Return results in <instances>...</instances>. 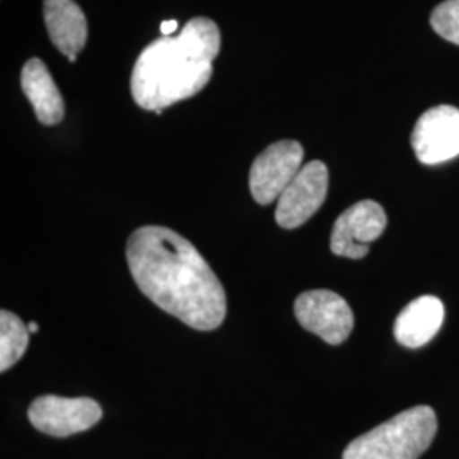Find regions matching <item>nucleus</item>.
<instances>
[{
    "instance_id": "nucleus-6",
    "label": "nucleus",
    "mask_w": 459,
    "mask_h": 459,
    "mask_svg": "<svg viewBox=\"0 0 459 459\" xmlns=\"http://www.w3.org/2000/svg\"><path fill=\"white\" fill-rule=\"evenodd\" d=\"M295 315L301 327L330 345L345 342L354 327V315L347 301L328 290H313L298 296Z\"/></svg>"
},
{
    "instance_id": "nucleus-3",
    "label": "nucleus",
    "mask_w": 459,
    "mask_h": 459,
    "mask_svg": "<svg viewBox=\"0 0 459 459\" xmlns=\"http://www.w3.org/2000/svg\"><path fill=\"white\" fill-rule=\"evenodd\" d=\"M437 417L420 405L394 415L345 447L342 459H419L434 441Z\"/></svg>"
},
{
    "instance_id": "nucleus-14",
    "label": "nucleus",
    "mask_w": 459,
    "mask_h": 459,
    "mask_svg": "<svg viewBox=\"0 0 459 459\" xmlns=\"http://www.w3.org/2000/svg\"><path fill=\"white\" fill-rule=\"evenodd\" d=\"M430 26L446 41L459 47V0H446L430 14Z\"/></svg>"
},
{
    "instance_id": "nucleus-15",
    "label": "nucleus",
    "mask_w": 459,
    "mask_h": 459,
    "mask_svg": "<svg viewBox=\"0 0 459 459\" xmlns=\"http://www.w3.org/2000/svg\"><path fill=\"white\" fill-rule=\"evenodd\" d=\"M178 26H179V22H178L176 19H172V21H164V22L160 24L162 36H174V33L178 31Z\"/></svg>"
},
{
    "instance_id": "nucleus-1",
    "label": "nucleus",
    "mask_w": 459,
    "mask_h": 459,
    "mask_svg": "<svg viewBox=\"0 0 459 459\" xmlns=\"http://www.w3.org/2000/svg\"><path fill=\"white\" fill-rule=\"evenodd\" d=\"M126 261L138 290L164 312L196 330H214L227 316L225 288L210 264L178 231L134 230Z\"/></svg>"
},
{
    "instance_id": "nucleus-2",
    "label": "nucleus",
    "mask_w": 459,
    "mask_h": 459,
    "mask_svg": "<svg viewBox=\"0 0 459 459\" xmlns=\"http://www.w3.org/2000/svg\"><path fill=\"white\" fill-rule=\"evenodd\" d=\"M220 47L221 34L208 17L191 19L178 36L155 39L133 66L134 102L162 115L165 108L195 98L212 81Z\"/></svg>"
},
{
    "instance_id": "nucleus-10",
    "label": "nucleus",
    "mask_w": 459,
    "mask_h": 459,
    "mask_svg": "<svg viewBox=\"0 0 459 459\" xmlns=\"http://www.w3.org/2000/svg\"><path fill=\"white\" fill-rule=\"evenodd\" d=\"M443 322V301L436 296H420L398 315L394 322V339L409 349L422 347L434 339Z\"/></svg>"
},
{
    "instance_id": "nucleus-12",
    "label": "nucleus",
    "mask_w": 459,
    "mask_h": 459,
    "mask_svg": "<svg viewBox=\"0 0 459 459\" xmlns=\"http://www.w3.org/2000/svg\"><path fill=\"white\" fill-rule=\"evenodd\" d=\"M45 24L49 39L66 58L87 43V19L75 0H45Z\"/></svg>"
},
{
    "instance_id": "nucleus-7",
    "label": "nucleus",
    "mask_w": 459,
    "mask_h": 459,
    "mask_svg": "<svg viewBox=\"0 0 459 459\" xmlns=\"http://www.w3.org/2000/svg\"><path fill=\"white\" fill-rule=\"evenodd\" d=\"M388 218L381 204L364 199L341 214L332 229L330 250L347 259H362L369 252V244L381 237Z\"/></svg>"
},
{
    "instance_id": "nucleus-5",
    "label": "nucleus",
    "mask_w": 459,
    "mask_h": 459,
    "mask_svg": "<svg viewBox=\"0 0 459 459\" xmlns=\"http://www.w3.org/2000/svg\"><path fill=\"white\" fill-rule=\"evenodd\" d=\"M28 417L39 432L53 437H68L96 426L102 419V409L92 398L43 394L30 405Z\"/></svg>"
},
{
    "instance_id": "nucleus-16",
    "label": "nucleus",
    "mask_w": 459,
    "mask_h": 459,
    "mask_svg": "<svg viewBox=\"0 0 459 459\" xmlns=\"http://www.w3.org/2000/svg\"><path fill=\"white\" fill-rule=\"evenodd\" d=\"M28 330H30V333H36L39 330V325L36 322H31V324H28Z\"/></svg>"
},
{
    "instance_id": "nucleus-13",
    "label": "nucleus",
    "mask_w": 459,
    "mask_h": 459,
    "mask_svg": "<svg viewBox=\"0 0 459 459\" xmlns=\"http://www.w3.org/2000/svg\"><path fill=\"white\" fill-rule=\"evenodd\" d=\"M30 344L28 325L14 313L0 312V373L11 369Z\"/></svg>"
},
{
    "instance_id": "nucleus-9",
    "label": "nucleus",
    "mask_w": 459,
    "mask_h": 459,
    "mask_svg": "<svg viewBox=\"0 0 459 459\" xmlns=\"http://www.w3.org/2000/svg\"><path fill=\"white\" fill-rule=\"evenodd\" d=\"M411 148L424 165L449 162L459 155V109L437 106L426 111L411 132Z\"/></svg>"
},
{
    "instance_id": "nucleus-11",
    "label": "nucleus",
    "mask_w": 459,
    "mask_h": 459,
    "mask_svg": "<svg viewBox=\"0 0 459 459\" xmlns=\"http://www.w3.org/2000/svg\"><path fill=\"white\" fill-rule=\"evenodd\" d=\"M21 87L41 125L53 126L64 119L65 102L45 62L39 58L26 62L21 72Z\"/></svg>"
},
{
    "instance_id": "nucleus-8",
    "label": "nucleus",
    "mask_w": 459,
    "mask_h": 459,
    "mask_svg": "<svg viewBox=\"0 0 459 459\" xmlns=\"http://www.w3.org/2000/svg\"><path fill=\"white\" fill-rule=\"evenodd\" d=\"M327 191V165L320 160L303 165L278 199L276 221L279 227L293 230L307 223L322 208Z\"/></svg>"
},
{
    "instance_id": "nucleus-4",
    "label": "nucleus",
    "mask_w": 459,
    "mask_h": 459,
    "mask_svg": "<svg viewBox=\"0 0 459 459\" xmlns=\"http://www.w3.org/2000/svg\"><path fill=\"white\" fill-rule=\"evenodd\" d=\"M305 150L299 142L282 140L264 150L254 160L248 186L254 199L267 206L284 193L303 167Z\"/></svg>"
}]
</instances>
